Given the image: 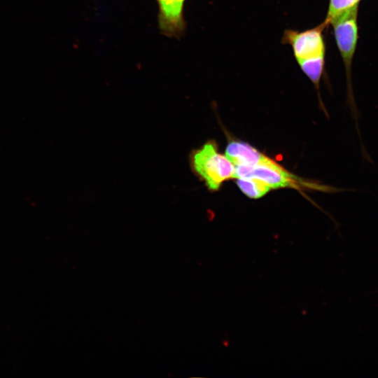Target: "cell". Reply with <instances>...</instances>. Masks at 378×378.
Segmentation results:
<instances>
[{"label":"cell","instance_id":"cell-1","mask_svg":"<svg viewBox=\"0 0 378 378\" xmlns=\"http://www.w3.org/2000/svg\"><path fill=\"white\" fill-rule=\"evenodd\" d=\"M192 171L204 182L210 191L218 190L222 184L234 178L235 166L219 152L214 140L204 144L190 155Z\"/></svg>","mask_w":378,"mask_h":378},{"label":"cell","instance_id":"cell-2","mask_svg":"<svg viewBox=\"0 0 378 378\" xmlns=\"http://www.w3.org/2000/svg\"><path fill=\"white\" fill-rule=\"evenodd\" d=\"M325 27L323 22L311 29L286 30L284 33L283 41L291 46L296 61L305 74H315L324 69L326 48L322 31Z\"/></svg>","mask_w":378,"mask_h":378},{"label":"cell","instance_id":"cell-3","mask_svg":"<svg viewBox=\"0 0 378 378\" xmlns=\"http://www.w3.org/2000/svg\"><path fill=\"white\" fill-rule=\"evenodd\" d=\"M239 177L254 178L267 184L271 189L293 188L324 189L317 183L309 182L287 170L274 160L264 155L256 165L235 166L234 178Z\"/></svg>","mask_w":378,"mask_h":378},{"label":"cell","instance_id":"cell-4","mask_svg":"<svg viewBox=\"0 0 378 378\" xmlns=\"http://www.w3.org/2000/svg\"><path fill=\"white\" fill-rule=\"evenodd\" d=\"M358 6H356L330 23L333 27L336 43L349 79L351 76V64L358 38Z\"/></svg>","mask_w":378,"mask_h":378},{"label":"cell","instance_id":"cell-5","mask_svg":"<svg viewBox=\"0 0 378 378\" xmlns=\"http://www.w3.org/2000/svg\"><path fill=\"white\" fill-rule=\"evenodd\" d=\"M186 0H157L158 27L167 37L179 38L186 30L183 7Z\"/></svg>","mask_w":378,"mask_h":378},{"label":"cell","instance_id":"cell-6","mask_svg":"<svg viewBox=\"0 0 378 378\" xmlns=\"http://www.w3.org/2000/svg\"><path fill=\"white\" fill-rule=\"evenodd\" d=\"M225 155L234 166L251 167L259 163L265 154L248 143L232 141L227 145Z\"/></svg>","mask_w":378,"mask_h":378},{"label":"cell","instance_id":"cell-7","mask_svg":"<svg viewBox=\"0 0 378 378\" xmlns=\"http://www.w3.org/2000/svg\"><path fill=\"white\" fill-rule=\"evenodd\" d=\"M236 183L241 192L251 199H260L272 190L267 184L254 178H236Z\"/></svg>","mask_w":378,"mask_h":378},{"label":"cell","instance_id":"cell-8","mask_svg":"<svg viewBox=\"0 0 378 378\" xmlns=\"http://www.w3.org/2000/svg\"><path fill=\"white\" fill-rule=\"evenodd\" d=\"M360 0H330L328 11L323 24L327 26L334 20L358 6Z\"/></svg>","mask_w":378,"mask_h":378}]
</instances>
